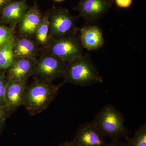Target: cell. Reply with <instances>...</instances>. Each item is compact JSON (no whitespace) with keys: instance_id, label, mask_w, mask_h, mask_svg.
I'll return each mask as SVG.
<instances>
[{"instance_id":"6da1fadb","label":"cell","mask_w":146,"mask_h":146,"mask_svg":"<svg viewBox=\"0 0 146 146\" xmlns=\"http://www.w3.org/2000/svg\"><path fill=\"white\" fill-rule=\"evenodd\" d=\"M63 84L55 85L51 82L35 78L27 84L22 105L30 115L41 113L53 101Z\"/></svg>"},{"instance_id":"7a4b0ae2","label":"cell","mask_w":146,"mask_h":146,"mask_svg":"<svg viewBox=\"0 0 146 146\" xmlns=\"http://www.w3.org/2000/svg\"><path fill=\"white\" fill-rule=\"evenodd\" d=\"M63 78V84L70 83L80 86H90L103 81L88 53L68 62Z\"/></svg>"},{"instance_id":"3957f363","label":"cell","mask_w":146,"mask_h":146,"mask_svg":"<svg viewBox=\"0 0 146 146\" xmlns=\"http://www.w3.org/2000/svg\"><path fill=\"white\" fill-rule=\"evenodd\" d=\"M92 122L104 136L111 141L128 137L129 130L124 125L123 114L112 105L102 108Z\"/></svg>"},{"instance_id":"277c9868","label":"cell","mask_w":146,"mask_h":146,"mask_svg":"<svg viewBox=\"0 0 146 146\" xmlns=\"http://www.w3.org/2000/svg\"><path fill=\"white\" fill-rule=\"evenodd\" d=\"M45 51L51 54L65 62H70L83 54L80 35L78 33L61 38L49 41Z\"/></svg>"},{"instance_id":"5b68a950","label":"cell","mask_w":146,"mask_h":146,"mask_svg":"<svg viewBox=\"0 0 146 146\" xmlns=\"http://www.w3.org/2000/svg\"><path fill=\"white\" fill-rule=\"evenodd\" d=\"M49 13V41L75 34L79 29L76 26L77 17L66 9L55 7Z\"/></svg>"},{"instance_id":"8992f818","label":"cell","mask_w":146,"mask_h":146,"mask_svg":"<svg viewBox=\"0 0 146 146\" xmlns=\"http://www.w3.org/2000/svg\"><path fill=\"white\" fill-rule=\"evenodd\" d=\"M67 62L50 53L44 51L36 59L34 75L36 78L52 82L63 78Z\"/></svg>"},{"instance_id":"52a82bcc","label":"cell","mask_w":146,"mask_h":146,"mask_svg":"<svg viewBox=\"0 0 146 146\" xmlns=\"http://www.w3.org/2000/svg\"><path fill=\"white\" fill-rule=\"evenodd\" d=\"M114 0H80L74 8L84 19L87 25L98 22L109 11Z\"/></svg>"},{"instance_id":"ba28073f","label":"cell","mask_w":146,"mask_h":146,"mask_svg":"<svg viewBox=\"0 0 146 146\" xmlns=\"http://www.w3.org/2000/svg\"><path fill=\"white\" fill-rule=\"evenodd\" d=\"M77 146H106V137L93 122L80 125L72 141Z\"/></svg>"},{"instance_id":"9c48e42d","label":"cell","mask_w":146,"mask_h":146,"mask_svg":"<svg viewBox=\"0 0 146 146\" xmlns=\"http://www.w3.org/2000/svg\"><path fill=\"white\" fill-rule=\"evenodd\" d=\"M27 81L7 79L6 87L5 110L8 116L23 105Z\"/></svg>"},{"instance_id":"30bf717a","label":"cell","mask_w":146,"mask_h":146,"mask_svg":"<svg viewBox=\"0 0 146 146\" xmlns=\"http://www.w3.org/2000/svg\"><path fill=\"white\" fill-rule=\"evenodd\" d=\"M36 63L35 58H15L7 70V79L27 81L34 76Z\"/></svg>"},{"instance_id":"8fae6325","label":"cell","mask_w":146,"mask_h":146,"mask_svg":"<svg viewBox=\"0 0 146 146\" xmlns=\"http://www.w3.org/2000/svg\"><path fill=\"white\" fill-rule=\"evenodd\" d=\"M28 10L27 0H21L9 3L1 10V20L8 24L14 31L17 25L21 23Z\"/></svg>"},{"instance_id":"7c38bea8","label":"cell","mask_w":146,"mask_h":146,"mask_svg":"<svg viewBox=\"0 0 146 146\" xmlns=\"http://www.w3.org/2000/svg\"><path fill=\"white\" fill-rule=\"evenodd\" d=\"M80 31L82 46L89 51L100 48L104 44L102 32L97 26L89 25L83 27Z\"/></svg>"},{"instance_id":"4fadbf2b","label":"cell","mask_w":146,"mask_h":146,"mask_svg":"<svg viewBox=\"0 0 146 146\" xmlns=\"http://www.w3.org/2000/svg\"><path fill=\"white\" fill-rule=\"evenodd\" d=\"M42 17L41 11L35 4L27 10L23 20L18 24L19 36L31 37L34 36Z\"/></svg>"},{"instance_id":"5bb4252c","label":"cell","mask_w":146,"mask_h":146,"mask_svg":"<svg viewBox=\"0 0 146 146\" xmlns=\"http://www.w3.org/2000/svg\"><path fill=\"white\" fill-rule=\"evenodd\" d=\"M15 58H35L39 52V45L31 37L19 36L15 38L13 48Z\"/></svg>"},{"instance_id":"9a60e30c","label":"cell","mask_w":146,"mask_h":146,"mask_svg":"<svg viewBox=\"0 0 146 146\" xmlns=\"http://www.w3.org/2000/svg\"><path fill=\"white\" fill-rule=\"evenodd\" d=\"M49 13L42 16V20L36 29L34 36L35 41L39 45L47 46L49 42Z\"/></svg>"},{"instance_id":"2e32d148","label":"cell","mask_w":146,"mask_h":146,"mask_svg":"<svg viewBox=\"0 0 146 146\" xmlns=\"http://www.w3.org/2000/svg\"><path fill=\"white\" fill-rule=\"evenodd\" d=\"M14 41L0 47V70L7 71L15 59L13 48Z\"/></svg>"},{"instance_id":"e0dca14e","label":"cell","mask_w":146,"mask_h":146,"mask_svg":"<svg viewBox=\"0 0 146 146\" xmlns=\"http://www.w3.org/2000/svg\"><path fill=\"white\" fill-rule=\"evenodd\" d=\"M126 140L127 146H146V123L138 128L133 137Z\"/></svg>"},{"instance_id":"ac0fdd59","label":"cell","mask_w":146,"mask_h":146,"mask_svg":"<svg viewBox=\"0 0 146 146\" xmlns=\"http://www.w3.org/2000/svg\"><path fill=\"white\" fill-rule=\"evenodd\" d=\"M14 31L10 27L0 25V47L15 40Z\"/></svg>"},{"instance_id":"d6986e66","label":"cell","mask_w":146,"mask_h":146,"mask_svg":"<svg viewBox=\"0 0 146 146\" xmlns=\"http://www.w3.org/2000/svg\"><path fill=\"white\" fill-rule=\"evenodd\" d=\"M7 78L3 70H0V106L5 108L6 106L5 95Z\"/></svg>"},{"instance_id":"ffe728a7","label":"cell","mask_w":146,"mask_h":146,"mask_svg":"<svg viewBox=\"0 0 146 146\" xmlns=\"http://www.w3.org/2000/svg\"><path fill=\"white\" fill-rule=\"evenodd\" d=\"M8 116L5 108L0 106V135L5 126L6 120Z\"/></svg>"},{"instance_id":"44dd1931","label":"cell","mask_w":146,"mask_h":146,"mask_svg":"<svg viewBox=\"0 0 146 146\" xmlns=\"http://www.w3.org/2000/svg\"><path fill=\"white\" fill-rule=\"evenodd\" d=\"M116 4L120 8H126L132 4V0H115Z\"/></svg>"},{"instance_id":"7402d4cb","label":"cell","mask_w":146,"mask_h":146,"mask_svg":"<svg viewBox=\"0 0 146 146\" xmlns=\"http://www.w3.org/2000/svg\"><path fill=\"white\" fill-rule=\"evenodd\" d=\"M106 146H127V145L126 143L117 140L110 141L109 143H107Z\"/></svg>"},{"instance_id":"603a6c76","label":"cell","mask_w":146,"mask_h":146,"mask_svg":"<svg viewBox=\"0 0 146 146\" xmlns=\"http://www.w3.org/2000/svg\"><path fill=\"white\" fill-rule=\"evenodd\" d=\"M9 3V0H0V10H2L3 8Z\"/></svg>"},{"instance_id":"cb8c5ba5","label":"cell","mask_w":146,"mask_h":146,"mask_svg":"<svg viewBox=\"0 0 146 146\" xmlns=\"http://www.w3.org/2000/svg\"><path fill=\"white\" fill-rule=\"evenodd\" d=\"M58 146H77L75 144L73 143L72 141L69 142H65L61 143Z\"/></svg>"},{"instance_id":"d4e9b609","label":"cell","mask_w":146,"mask_h":146,"mask_svg":"<svg viewBox=\"0 0 146 146\" xmlns=\"http://www.w3.org/2000/svg\"><path fill=\"white\" fill-rule=\"evenodd\" d=\"M54 1H63L64 0H54Z\"/></svg>"},{"instance_id":"484cf974","label":"cell","mask_w":146,"mask_h":146,"mask_svg":"<svg viewBox=\"0 0 146 146\" xmlns=\"http://www.w3.org/2000/svg\"></svg>"}]
</instances>
